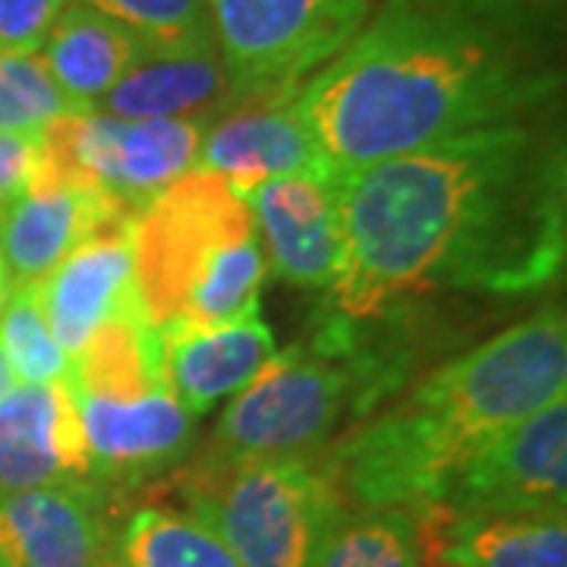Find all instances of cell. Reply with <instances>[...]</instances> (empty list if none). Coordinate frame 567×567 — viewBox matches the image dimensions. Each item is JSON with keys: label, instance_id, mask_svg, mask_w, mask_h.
Listing matches in <instances>:
<instances>
[{"label": "cell", "instance_id": "1", "mask_svg": "<svg viewBox=\"0 0 567 567\" xmlns=\"http://www.w3.org/2000/svg\"><path fill=\"white\" fill-rule=\"evenodd\" d=\"M565 186L561 133L536 121L338 171L334 309L357 322L420 293L543 290L565 268Z\"/></svg>", "mask_w": 567, "mask_h": 567}, {"label": "cell", "instance_id": "2", "mask_svg": "<svg viewBox=\"0 0 567 567\" xmlns=\"http://www.w3.org/2000/svg\"><path fill=\"white\" fill-rule=\"evenodd\" d=\"M555 39L445 0H382L297 104L331 171L536 121L561 95Z\"/></svg>", "mask_w": 567, "mask_h": 567}, {"label": "cell", "instance_id": "3", "mask_svg": "<svg viewBox=\"0 0 567 567\" xmlns=\"http://www.w3.org/2000/svg\"><path fill=\"white\" fill-rule=\"evenodd\" d=\"M565 391V309L548 306L432 369L398 404L353 425L324 466L357 507L439 505L476 447Z\"/></svg>", "mask_w": 567, "mask_h": 567}, {"label": "cell", "instance_id": "4", "mask_svg": "<svg viewBox=\"0 0 567 567\" xmlns=\"http://www.w3.org/2000/svg\"><path fill=\"white\" fill-rule=\"evenodd\" d=\"M136 284L148 319L218 324L259 309L268 259L244 193L189 171L133 215Z\"/></svg>", "mask_w": 567, "mask_h": 567}, {"label": "cell", "instance_id": "5", "mask_svg": "<svg viewBox=\"0 0 567 567\" xmlns=\"http://www.w3.org/2000/svg\"><path fill=\"white\" fill-rule=\"evenodd\" d=\"M353 341V322H334L309 347L275 353L249 385L234 394L208 445L203 466H234L271 457H312L347 416L375 404L388 375Z\"/></svg>", "mask_w": 567, "mask_h": 567}, {"label": "cell", "instance_id": "6", "mask_svg": "<svg viewBox=\"0 0 567 567\" xmlns=\"http://www.w3.org/2000/svg\"><path fill=\"white\" fill-rule=\"evenodd\" d=\"M183 511L212 529L244 567H309L347 502L324 464L271 457L196 464L183 483Z\"/></svg>", "mask_w": 567, "mask_h": 567}, {"label": "cell", "instance_id": "7", "mask_svg": "<svg viewBox=\"0 0 567 567\" xmlns=\"http://www.w3.org/2000/svg\"><path fill=\"white\" fill-rule=\"evenodd\" d=\"M208 22L240 102L300 92L341 54L379 0H205Z\"/></svg>", "mask_w": 567, "mask_h": 567}, {"label": "cell", "instance_id": "8", "mask_svg": "<svg viewBox=\"0 0 567 567\" xmlns=\"http://www.w3.org/2000/svg\"><path fill=\"white\" fill-rule=\"evenodd\" d=\"M205 126L193 121H123L80 111L41 130L32 181L66 183L140 212L155 193L196 171Z\"/></svg>", "mask_w": 567, "mask_h": 567}, {"label": "cell", "instance_id": "9", "mask_svg": "<svg viewBox=\"0 0 567 567\" xmlns=\"http://www.w3.org/2000/svg\"><path fill=\"white\" fill-rule=\"evenodd\" d=\"M567 401L492 435L454 473L439 502L457 514H565Z\"/></svg>", "mask_w": 567, "mask_h": 567}, {"label": "cell", "instance_id": "10", "mask_svg": "<svg viewBox=\"0 0 567 567\" xmlns=\"http://www.w3.org/2000/svg\"><path fill=\"white\" fill-rule=\"evenodd\" d=\"M275 275L297 287H331L344 259L338 171L265 181L244 193Z\"/></svg>", "mask_w": 567, "mask_h": 567}, {"label": "cell", "instance_id": "11", "mask_svg": "<svg viewBox=\"0 0 567 567\" xmlns=\"http://www.w3.org/2000/svg\"><path fill=\"white\" fill-rule=\"evenodd\" d=\"M80 413L92 483L133 486L177 466L196 439V420L171 388L136 398L70 391Z\"/></svg>", "mask_w": 567, "mask_h": 567}, {"label": "cell", "instance_id": "12", "mask_svg": "<svg viewBox=\"0 0 567 567\" xmlns=\"http://www.w3.org/2000/svg\"><path fill=\"white\" fill-rule=\"evenodd\" d=\"M114 533L95 483L25 488L0 495V565L104 567Z\"/></svg>", "mask_w": 567, "mask_h": 567}, {"label": "cell", "instance_id": "13", "mask_svg": "<svg viewBox=\"0 0 567 567\" xmlns=\"http://www.w3.org/2000/svg\"><path fill=\"white\" fill-rule=\"evenodd\" d=\"M133 215L102 224L39 284L44 319L70 357L99 324L145 309L136 284Z\"/></svg>", "mask_w": 567, "mask_h": 567}, {"label": "cell", "instance_id": "14", "mask_svg": "<svg viewBox=\"0 0 567 567\" xmlns=\"http://www.w3.org/2000/svg\"><path fill=\"white\" fill-rule=\"evenodd\" d=\"M297 95L271 92L224 111L205 126L196 171L218 174L240 193L290 174L331 171L312 142Z\"/></svg>", "mask_w": 567, "mask_h": 567}, {"label": "cell", "instance_id": "15", "mask_svg": "<svg viewBox=\"0 0 567 567\" xmlns=\"http://www.w3.org/2000/svg\"><path fill=\"white\" fill-rule=\"evenodd\" d=\"M92 483L76 401L66 379L17 385L0 398V495Z\"/></svg>", "mask_w": 567, "mask_h": 567}, {"label": "cell", "instance_id": "16", "mask_svg": "<svg viewBox=\"0 0 567 567\" xmlns=\"http://www.w3.org/2000/svg\"><path fill=\"white\" fill-rule=\"evenodd\" d=\"M158 334L167 385L193 420L240 394L278 353L262 309L218 324H164Z\"/></svg>", "mask_w": 567, "mask_h": 567}, {"label": "cell", "instance_id": "17", "mask_svg": "<svg viewBox=\"0 0 567 567\" xmlns=\"http://www.w3.org/2000/svg\"><path fill=\"white\" fill-rule=\"evenodd\" d=\"M423 567H567L565 514L413 511Z\"/></svg>", "mask_w": 567, "mask_h": 567}, {"label": "cell", "instance_id": "18", "mask_svg": "<svg viewBox=\"0 0 567 567\" xmlns=\"http://www.w3.org/2000/svg\"><path fill=\"white\" fill-rule=\"evenodd\" d=\"M126 212L92 189L32 181L0 212V256L13 287L44 281L85 237Z\"/></svg>", "mask_w": 567, "mask_h": 567}, {"label": "cell", "instance_id": "19", "mask_svg": "<svg viewBox=\"0 0 567 567\" xmlns=\"http://www.w3.org/2000/svg\"><path fill=\"white\" fill-rule=\"evenodd\" d=\"M240 104L218 48L145 51L95 111L123 121H193L208 126Z\"/></svg>", "mask_w": 567, "mask_h": 567}, {"label": "cell", "instance_id": "20", "mask_svg": "<svg viewBox=\"0 0 567 567\" xmlns=\"http://www.w3.org/2000/svg\"><path fill=\"white\" fill-rule=\"evenodd\" d=\"M148 44L123 22L66 0L41 44V58L61 89L82 107H95L142 61Z\"/></svg>", "mask_w": 567, "mask_h": 567}, {"label": "cell", "instance_id": "21", "mask_svg": "<svg viewBox=\"0 0 567 567\" xmlns=\"http://www.w3.org/2000/svg\"><path fill=\"white\" fill-rule=\"evenodd\" d=\"M66 385L102 398H136L155 388H171L164 375L162 334L148 312L136 309L99 324L73 353Z\"/></svg>", "mask_w": 567, "mask_h": 567}, {"label": "cell", "instance_id": "22", "mask_svg": "<svg viewBox=\"0 0 567 567\" xmlns=\"http://www.w3.org/2000/svg\"><path fill=\"white\" fill-rule=\"evenodd\" d=\"M309 567H423L413 511L347 507L328 527Z\"/></svg>", "mask_w": 567, "mask_h": 567}, {"label": "cell", "instance_id": "23", "mask_svg": "<svg viewBox=\"0 0 567 567\" xmlns=\"http://www.w3.org/2000/svg\"><path fill=\"white\" fill-rule=\"evenodd\" d=\"M117 567H244L186 511L142 507L117 536Z\"/></svg>", "mask_w": 567, "mask_h": 567}, {"label": "cell", "instance_id": "24", "mask_svg": "<svg viewBox=\"0 0 567 567\" xmlns=\"http://www.w3.org/2000/svg\"><path fill=\"white\" fill-rule=\"evenodd\" d=\"M39 284L13 287L0 312V347L22 385L63 382L73 365V357L58 344L51 324L44 319Z\"/></svg>", "mask_w": 567, "mask_h": 567}, {"label": "cell", "instance_id": "25", "mask_svg": "<svg viewBox=\"0 0 567 567\" xmlns=\"http://www.w3.org/2000/svg\"><path fill=\"white\" fill-rule=\"evenodd\" d=\"M80 111L92 107L63 92L41 51L0 54V133H41L48 123Z\"/></svg>", "mask_w": 567, "mask_h": 567}, {"label": "cell", "instance_id": "26", "mask_svg": "<svg viewBox=\"0 0 567 567\" xmlns=\"http://www.w3.org/2000/svg\"><path fill=\"white\" fill-rule=\"evenodd\" d=\"M133 29L152 51L212 48L215 32L205 0H73ZM218 48V44H215Z\"/></svg>", "mask_w": 567, "mask_h": 567}, {"label": "cell", "instance_id": "27", "mask_svg": "<svg viewBox=\"0 0 567 567\" xmlns=\"http://www.w3.org/2000/svg\"><path fill=\"white\" fill-rule=\"evenodd\" d=\"M66 0H0V54L41 51Z\"/></svg>", "mask_w": 567, "mask_h": 567}, {"label": "cell", "instance_id": "28", "mask_svg": "<svg viewBox=\"0 0 567 567\" xmlns=\"http://www.w3.org/2000/svg\"><path fill=\"white\" fill-rule=\"evenodd\" d=\"M445 3L505 22L514 29H524L533 35H543V39H555L558 13H561V0H445Z\"/></svg>", "mask_w": 567, "mask_h": 567}, {"label": "cell", "instance_id": "29", "mask_svg": "<svg viewBox=\"0 0 567 567\" xmlns=\"http://www.w3.org/2000/svg\"><path fill=\"white\" fill-rule=\"evenodd\" d=\"M39 155L41 133H0V212L29 189Z\"/></svg>", "mask_w": 567, "mask_h": 567}, {"label": "cell", "instance_id": "30", "mask_svg": "<svg viewBox=\"0 0 567 567\" xmlns=\"http://www.w3.org/2000/svg\"><path fill=\"white\" fill-rule=\"evenodd\" d=\"M17 385H20V379H17L13 365H10L7 353H3V347H0V398H3V394H10Z\"/></svg>", "mask_w": 567, "mask_h": 567}, {"label": "cell", "instance_id": "31", "mask_svg": "<svg viewBox=\"0 0 567 567\" xmlns=\"http://www.w3.org/2000/svg\"><path fill=\"white\" fill-rule=\"evenodd\" d=\"M10 293H13V281H10V271H7L3 256H0V312H3V306L10 300Z\"/></svg>", "mask_w": 567, "mask_h": 567}, {"label": "cell", "instance_id": "32", "mask_svg": "<svg viewBox=\"0 0 567 567\" xmlns=\"http://www.w3.org/2000/svg\"><path fill=\"white\" fill-rule=\"evenodd\" d=\"M0 567H3V565H0Z\"/></svg>", "mask_w": 567, "mask_h": 567}]
</instances>
